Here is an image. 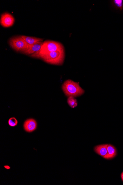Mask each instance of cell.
<instances>
[{
	"instance_id": "1",
	"label": "cell",
	"mask_w": 123,
	"mask_h": 185,
	"mask_svg": "<svg viewBox=\"0 0 123 185\" xmlns=\"http://www.w3.org/2000/svg\"><path fill=\"white\" fill-rule=\"evenodd\" d=\"M62 89L67 97H78L82 95L84 91L78 82L70 79L65 81L62 85Z\"/></svg>"
},
{
	"instance_id": "2",
	"label": "cell",
	"mask_w": 123,
	"mask_h": 185,
	"mask_svg": "<svg viewBox=\"0 0 123 185\" xmlns=\"http://www.w3.org/2000/svg\"><path fill=\"white\" fill-rule=\"evenodd\" d=\"M63 50L64 48L61 43L54 41L45 40L43 42L39 52L32 57L41 59L48 53Z\"/></svg>"
},
{
	"instance_id": "3",
	"label": "cell",
	"mask_w": 123,
	"mask_h": 185,
	"mask_svg": "<svg viewBox=\"0 0 123 185\" xmlns=\"http://www.w3.org/2000/svg\"><path fill=\"white\" fill-rule=\"evenodd\" d=\"M64 59V50L48 53L41 58L46 63L56 65H62L63 64Z\"/></svg>"
},
{
	"instance_id": "4",
	"label": "cell",
	"mask_w": 123,
	"mask_h": 185,
	"mask_svg": "<svg viewBox=\"0 0 123 185\" xmlns=\"http://www.w3.org/2000/svg\"><path fill=\"white\" fill-rule=\"evenodd\" d=\"M9 43L12 48L17 52L23 53L27 49L29 45L22 38V35L12 37L9 41Z\"/></svg>"
},
{
	"instance_id": "5",
	"label": "cell",
	"mask_w": 123,
	"mask_h": 185,
	"mask_svg": "<svg viewBox=\"0 0 123 185\" xmlns=\"http://www.w3.org/2000/svg\"><path fill=\"white\" fill-rule=\"evenodd\" d=\"M15 19L10 13L5 12L1 15L0 23L4 27H9L14 25Z\"/></svg>"
},
{
	"instance_id": "6",
	"label": "cell",
	"mask_w": 123,
	"mask_h": 185,
	"mask_svg": "<svg viewBox=\"0 0 123 185\" xmlns=\"http://www.w3.org/2000/svg\"><path fill=\"white\" fill-rule=\"evenodd\" d=\"M43 44V42L40 41L32 45H29L27 49L22 53L27 55H30L32 57L39 52Z\"/></svg>"
},
{
	"instance_id": "7",
	"label": "cell",
	"mask_w": 123,
	"mask_h": 185,
	"mask_svg": "<svg viewBox=\"0 0 123 185\" xmlns=\"http://www.w3.org/2000/svg\"><path fill=\"white\" fill-rule=\"evenodd\" d=\"M23 127L26 132L29 133L33 132L37 128L36 121L33 119L26 120L24 124Z\"/></svg>"
},
{
	"instance_id": "8",
	"label": "cell",
	"mask_w": 123,
	"mask_h": 185,
	"mask_svg": "<svg viewBox=\"0 0 123 185\" xmlns=\"http://www.w3.org/2000/svg\"><path fill=\"white\" fill-rule=\"evenodd\" d=\"M107 146L108 144H104L96 146L94 149L95 152L104 159H107Z\"/></svg>"
},
{
	"instance_id": "9",
	"label": "cell",
	"mask_w": 123,
	"mask_h": 185,
	"mask_svg": "<svg viewBox=\"0 0 123 185\" xmlns=\"http://www.w3.org/2000/svg\"><path fill=\"white\" fill-rule=\"evenodd\" d=\"M22 38L28 45H32L40 41H42L43 39L30 36L22 35Z\"/></svg>"
},
{
	"instance_id": "10",
	"label": "cell",
	"mask_w": 123,
	"mask_h": 185,
	"mask_svg": "<svg viewBox=\"0 0 123 185\" xmlns=\"http://www.w3.org/2000/svg\"><path fill=\"white\" fill-rule=\"evenodd\" d=\"M108 157L107 159H113L117 155L116 148L114 146L111 145H108L107 146Z\"/></svg>"
},
{
	"instance_id": "11",
	"label": "cell",
	"mask_w": 123,
	"mask_h": 185,
	"mask_svg": "<svg viewBox=\"0 0 123 185\" xmlns=\"http://www.w3.org/2000/svg\"><path fill=\"white\" fill-rule=\"evenodd\" d=\"M67 103L69 106L72 108H75L78 106V101L76 99L74 98L73 97H68Z\"/></svg>"
},
{
	"instance_id": "12",
	"label": "cell",
	"mask_w": 123,
	"mask_h": 185,
	"mask_svg": "<svg viewBox=\"0 0 123 185\" xmlns=\"http://www.w3.org/2000/svg\"><path fill=\"white\" fill-rule=\"evenodd\" d=\"M8 124L10 126L14 127L17 125L18 121L15 118L12 117L10 118L8 121Z\"/></svg>"
},
{
	"instance_id": "13",
	"label": "cell",
	"mask_w": 123,
	"mask_h": 185,
	"mask_svg": "<svg viewBox=\"0 0 123 185\" xmlns=\"http://www.w3.org/2000/svg\"><path fill=\"white\" fill-rule=\"evenodd\" d=\"M115 4L118 7H122V1H115Z\"/></svg>"
},
{
	"instance_id": "14",
	"label": "cell",
	"mask_w": 123,
	"mask_h": 185,
	"mask_svg": "<svg viewBox=\"0 0 123 185\" xmlns=\"http://www.w3.org/2000/svg\"><path fill=\"white\" fill-rule=\"evenodd\" d=\"M4 168H6L7 169H9L10 168V167L9 166H8V165H6V166H4Z\"/></svg>"
},
{
	"instance_id": "15",
	"label": "cell",
	"mask_w": 123,
	"mask_h": 185,
	"mask_svg": "<svg viewBox=\"0 0 123 185\" xmlns=\"http://www.w3.org/2000/svg\"><path fill=\"white\" fill-rule=\"evenodd\" d=\"M121 178H122V180L123 181V172L122 173L121 175Z\"/></svg>"
}]
</instances>
